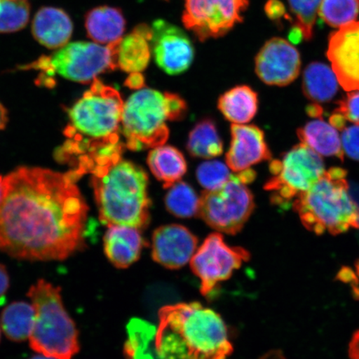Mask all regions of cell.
I'll return each instance as SVG.
<instances>
[{"mask_svg":"<svg viewBox=\"0 0 359 359\" xmlns=\"http://www.w3.org/2000/svg\"><path fill=\"white\" fill-rule=\"evenodd\" d=\"M72 172L19 168L4 179L0 250L27 260H62L84 247L88 206Z\"/></svg>","mask_w":359,"mask_h":359,"instance_id":"obj_1","label":"cell"},{"mask_svg":"<svg viewBox=\"0 0 359 359\" xmlns=\"http://www.w3.org/2000/svg\"><path fill=\"white\" fill-rule=\"evenodd\" d=\"M124 102L118 90L98 79L93 81L69 112L66 141L56 151V159L73 167L79 179L122 159L121 122Z\"/></svg>","mask_w":359,"mask_h":359,"instance_id":"obj_2","label":"cell"},{"mask_svg":"<svg viewBox=\"0 0 359 359\" xmlns=\"http://www.w3.org/2000/svg\"><path fill=\"white\" fill-rule=\"evenodd\" d=\"M155 346L159 359H227L233 352L222 318L197 302L160 309Z\"/></svg>","mask_w":359,"mask_h":359,"instance_id":"obj_3","label":"cell"},{"mask_svg":"<svg viewBox=\"0 0 359 359\" xmlns=\"http://www.w3.org/2000/svg\"><path fill=\"white\" fill-rule=\"evenodd\" d=\"M93 187L100 221L107 226L144 229L151 201L145 170L123 159L93 170Z\"/></svg>","mask_w":359,"mask_h":359,"instance_id":"obj_4","label":"cell"},{"mask_svg":"<svg viewBox=\"0 0 359 359\" xmlns=\"http://www.w3.org/2000/svg\"><path fill=\"white\" fill-rule=\"evenodd\" d=\"M293 209L308 231L316 235H339L359 230V205L349 195L347 170L331 168L299 196Z\"/></svg>","mask_w":359,"mask_h":359,"instance_id":"obj_5","label":"cell"},{"mask_svg":"<svg viewBox=\"0 0 359 359\" xmlns=\"http://www.w3.org/2000/svg\"><path fill=\"white\" fill-rule=\"evenodd\" d=\"M187 103L177 94L142 88L124 103L121 130L126 147L142 151L164 145L169 137L168 121L182 119Z\"/></svg>","mask_w":359,"mask_h":359,"instance_id":"obj_6","label":"cell"},{"mask_svg":"<svg viewBox=\"0 0 359 359\" xmlns=\"http://www.w3.org/2000/svg\"><path fill=\"white\" fill-rule=\"evenodd\" d=\"M27 295L35 311L31 348L49 358L72 359L79 352V331L62 303L60 287L39 280Z\"/></svg>","mask_w":359,"mask_h":359,"instance_id":"obj_7","label":"cell"},{"mask_svg":"<svg viewBox=\"0 0 359 359\" xmlns=\"http://www.w3.org/2000/svg\"><path fill=\"white\" fill-rule=\"evenodd\" d=\"M118 69L115 60L114 43L103 46L95 42H74L58 48L49 56L22 66V70L40 72L39 84L53 85L55 76L81 83L93 82L97 76Z\"/></svg>","mask_w":359,"mask_h":359,"instance_id":"obj_8","label":"cell"},{"mask_svg":"<svg viewBox=\"0 0 359 359\" xmlns=\"http://www.w3.org/2000/svg\"><path fill=\"white\" fill-rule=\"evenodd\" d=\"M269 170L273 177L264 188L272 193L273 203L281 206L293 203L326 170L322 156L302 142L286 152L282 159L271 160Z\"/></svg>","mask_w":359,"mask_h":359,"instance_id":"obj_9","label":"cell"},{"mask_svg":"<svg viewBox=\"0 0 359 359\" xmlns=\"http://www.w3.org/2000/svg\"><path fill=\"white\" fill-rule=\"evenodd\" d=\"M254 209L252 193L236 173L222 187L204 191L200 198L198 215L219 233L236 235L244 227Z\"/></svg>","mask_w":359,"mask_h":359,"instance_id":"obj_10","label":"cell"},{"mask_svg":"<svg viewBox=\"0 0 359 359\" xmlns=\"http://www.w3.org/2000/svg\"><path fill=\"white\" fill-rule=\"evenodd\" d=\"M250 258L249 251L229 245L221 233H213L197 248L191 259L193 273L201 281V293H212L219 283L230 279L233 272Z\"/></svg>","mask_w":359,"mask_h":359,"instance_id":"obj_11","label":"cell"},{"mask_svg":"<svg viewBox=\"0 0 359 359\" xmlns=\"http://www.w3.org/2000/svg\"><path fill=\"white\" fill-rule=\"evenodd\" d=\"M182 22L200 41L222 37L243 20L249 0H184Z\"/></svg>","mask_w":359,"mask_h":359,"instance_id":"obj_12","label":"cell"},{"mask_svg":"<svg viewBox=\"0 0 359 359\" xmlns=\"http://www.w3.org/2000/svg\"><path fill=\"white\" fill-rule=\"evenodd\" d=\"M151 52L156 62L165 73H184L194 60V48L189 37L179 27L158 20L152 25Z\"/></svg>","mask_w":359,"mask_h":359,"instance_id":"obj_13","label":"cell"},{"mask_svg":"<svg viewBox=\"0 0 359 359\" xmlns=\"http://www.w3.org/2000/svg\"><path fill=\"white\" fill-rule=\"evenodd\" d=\"M302 60L297 49L285 39L273 38L264 43L255 58V73L271 86L284 87L298 78Z\"/></svg>","mask_w":359,"mask_h":359,"instance_id":"obj_14","label":"cell"},{"mask_svg":"<svg viewBox=\"0 0 359 359\" xmlns=\"http://www.w3.org/2000/svg\"><path fill=\"white\" fill-rule=\"evenodd\" d=\"M327 56L341 87L348 92L359 90V21L331 34Z\"/></svg>","mask_w":359,"mask_h":359,"instance_id":"obj_15","label":"cell"},{"mask_svg":"<svg viewBox=\"0 0 359 359\" xmlns=\"http://www.w3.org/2000/svg\"><path fill=\"white\" fill-rule=\"evenodd\" d=\"M198 240L185 226L170 224L157 228L152 235V259L161 266L177 269L190 263Z\"/></svg>","mask_w":359,"mask_h":359,"instance_id":"obj_16","label":"cell"},{"mask_svg":"<svg viewBox=\"0 0 359 359\" xmlns=\"http://www.w3.org/2000/svg\"><path fill=\"white\" fill-rule=\"evenodd\" d=\"M226 158L229 168L235 173L250 169L263 161L271 160V152L262 130L255 125L233 124L231 146Z\"/></svg>","mask_w":359,"mask_h":359,"instance_id":"obj_17","label":"cell"},{"mask_svg":"<svg viewBox=\"0 0 359 359\" xmlns=\"http://www.w3.org/2000/svg\"><path fill=\"white\" fill-rule=\"evenodd\" d=\"M152 29L146 25L136 27L131 33L114 43L118 69L126 73H142L149 65L151 55Z\"/></svg>","mask_w":359,"mask_h":359,"instance_id":"obj_18","label":"cell"},{"mask_svg":"<svg viewBox=\"0 0 359 359\" xmlns=\"http://www.w3.org/2000/svg\"><path fill=\"white\" fill-rule=\"evenodd\" d=\"M32 34L37 41L49 49H58L69 43L74 32L71 18L62 8L42 7L35 13Z\"/></svg>","mask_w":359,"mask_h":359,"instance_id":"obj_19","label":"cell"},{"mask_svg":"<svg viewBox=\"0 0 359 359\" xmlns=\"http://www.w3.org/2000/svg\"><path fill=\"white\" fill-rule=\"evenodd\" d=\"M103 242L107 259L118 269L131 266L146 245L139 229L125 226H109Z\"/></svg>","mask_w":359,"mask_h":359,"instance_id":"obj_20","label":"cell"},{"mask_svg":"<svg viewBox=\"0 0 359 359\" xmlns=\"http://www.w3.org/2000/svg\"><path fill=\"white\" fill-rule=\"evenodd\" d=\"M85 29L88 37L94 42L109 45L123 37L126 20L119 8L100 6L87 13Z\"/></svg>","mask_w":359,"mask_h":359,"instance_id":"obj_21","label":"cell"},{"mask_svg":"<svg viewBox=\"0 0 359 359\" xmlns=\"http://www.w3.org/2000/svg\"><path fill=\"white\" fill-rule=\"evenodd\" d=\"M297 135L300 142L318 154L336 156L344 161V151L338 130L322 118L311 121L304 128L298 129Z\"/></svg>","mask_w":359,"mask_h":359,"instance_id":"obj_22","label":"cell"},{"mask_svg":"<svg viewBox=\"0 0 359 359\" xmlns=\"http://www.w3.org/2000/svg\"><path fill=\"white\" fill-rule=\"evenodd\" d=\"M147 164L152 174L167 189L179 182L187 170L185 157L172 146L154 147L148 154Z\"/></svg>","mask_w":359,"mask_h":359,"instance_id":"obj_23","label":"cell"},{"mask_svg":"<svg viewBox=\"0 0 359 359\" xmlns=\"http://www.w3.org/2000/svg\"><path fill=\"white\" fill-rule=\"evenodd\" d=\"M219 110L233 124H246L258 110L257 93L246 85L229 90L219 97Z\"/></svg>","mask_w":359,"mask_h":359,"instance_id":"obj_24","label":"cell"},{"mask_svg":"<svg viewBox=\"0 0 359 359\" xmlns=\"http://www.w3.org/2000/svg\"><path fill=\"white\" fill-rule=\"evenodd\" d=\"M339 80L333 69L322 62H313L304 72V95L316 103L330 102L339 90Z\"/></svg>","mask_w":359,"mask_h":359,"instance_id":"obj_25","label":"cell"},{"mask_svg":"<svg viewBox=\"0 0 359 359\" xmlns=\"http://www.w3.org/2000/svg\"><path fill=\"white\" fill-rule=\"evenodd\" d=\"M35 320L33 304L16 302L8 305L1 314L4 334L13 342H24L32 333Z\"/></svg>","mask_w":359,"mask_h":359,"instance_id":"obj_26","label":"cell"},{"mask_svg":"<svg viewBox=\"0 0 359 359\" xmlns=\"http://www.w3.org/2000/svg\"><path fill=\"white\" fill-rule=\"evenodd\" d=\"M187 150L194 157L212 159L223 152V142L212 120L204 119L197 123L188 137Z\"/></svg>","mask_w":359,"mask_h":359,"instance_id":"obj_27","label":"cell"},{"mask_svg":"<svg viewBox=\"0 0 359 359\" xmlns=\"http://www.w3.org/2000/svg\"><path fill=\"white\" fill-rule=\"evenodd\" d=\"M168 189L165 204L170 214L183 219L198 215L200 198L189 184L179 181Z\"/></svg>","mask_w":359,"mask_h":359,"instance_id":"obj_28","label":"cell"},{"mask_svg":"<svg viewBox=\"0 0 359 359\" xmlns=\"http://www.w3.org/2000/svg\"><path fill=\"white\" fill-rule=\"evenodd\" d=\"M359 0H322L318 15L326 24L334 28L356 21Z\"/></svg>","mask_w":359,"mask_h":359,"instance_id":"obj_29","label":"cell"},{"mask_svg":"<svg viewBox=\"0 0 359 359\" xmlns=\"http://www.w3.org/2000/svg\"><path fill=\"white\" fill-rule=\"evenodd\" d=\"M127 330L128 340L124 346L126 357L133 359L147 353L150 343L155 339V327L140 318H133L128 323Z\"/></svg>","mask_w":359,"mask_h":359,"instance_id":"obj_30","label":"cell"},{"mask_svg":"<svg viewBox=\"0 0 359 359\" xmlns=\"http://www.w3.org/2000/svg\"><path fill=\"white\" fill-rule=\"evenodd\" d=\"M29 17L30 6L26 0H0V34L24 29Z\"/></svg>","mask_w":359,"mask_h":359,"instance_id":"obj_31","label":"cell"},{"mask_svg":"<svg viewBox=\"0 0 359 359\" xmlns=\"http://www.w3.org/2000/svg\"><path fill=\"white\" fill-rule=\"evenodd\" d=\"M292 12L296 19L295 29L298 38H312L314 24L320 11L322 0H288Z\"/></svg>","mask_w":359,"mask_h":359,"instance_id":"obj_32","label":"cell"},{"mask_svg":"<svg viewBox=\"0 0 359 359\" xmlns=\"http://www.w3.org/2000/svg\"><path fill=\"white\" fill-rule=\"evenodd\" d=\"M232 176L228 165L218 161H205L196 170L197 181L206 191L217 189Z\"/></svg>","mask_w":359,"mask_h":359,"instance_id":"obj_33","label":"cell"},{"mask_svg":"<svg viewBox=\"0 0 359 359\" xmlns=\"http://www.w3.org/2000/svg\"><path fill=\"white\" fill-rule=\"evenodd\" d=\"M335 111L342 115L347 122L359 126V90L350 91L339 102V107Z\"/></svg>","mask_w":359,"mask_h":359,"instance_id":"obj_34","label":"cell"},{"mask_svg":"<svg viewBox=\"0 0 359 359\" xmlns=\"http://www.w3.org/2000/svg\"><path fill=\"white\" fill-rule=\"evenodd\" d=\"M340 137L345 154L350 158L359 161V126L345 128Z\"/></svg>","mask_w":359,"mask_h":359,"instance_id":"obj_35","label":"cell"},{"mask_svg":"<svg viewBox=\"0 0 359 359\" xmlns=\"http://www.w3.org/2000/svg\"><path fill=\"white\" fill-rule=\"evenodd\" d=\"M338 277L341 281L348 283L352 287L354 294L359 298V260L354 269L348 267L341 269Z\"/></svg>","mask_w":359,"mask_h":359,"instance_id":"obj_36","label":"cell"},{"mask_svg":"<svg viewBox=\"0 0 359 359\" xmlns=\"http://www.w3.org/2000/svg\"><path fill=\"white\" fill-rule=\"evenodd\" d=\"M125 85L131 89L140 90L145 87V79L141 73L130 74Z\"/></svg>","mask_w":359,"mask_h":359,"instance_id":"obj_37","label":"cell"},{"mask_svg":"<svg viewBox=\"0 0 359 359\" xmlns=\"http://www.w3.org/2000/svg\"><path fill=\"white\" fill-rule=\"evenodd\" d=\"M8 288H10V276L6 267L0 264V302L4 300V294L7 293Z\"/></svg>","mask_w":359,"mask_h":359,"instance_id":"obj_38","label":"cell"},{"mask_svg":"<svg viewBox=\"0 0 359 359\" xmlns=\"http://www.w3.org/2000/svg\"><path fill=\"white\" fill-rule=\"evenodd\" d=\"M348 353L351 359H359V330L353 335L349 344Z\"/></svg>","mask_w":359,"mask_h":359,"instance_id":"obj_39","label":"cell"},{"mask_svg":"<svg viewBox=\"0 0 359 359\" xmlns=\"http://www.w3.org/2000/svg\"><path fill=\"white\" fill-rule=\"evenodd\" d=\"M307 112L309 116L316 118H321L323 114L320 106H318L317 103H316V104L309 105L307 107Z\"/></svg>","mask_w":359,"mask_h":359,"instance_id":"obj_40","label":"cell"},{"mask_svg":"<svg viewBox=\"0 0 359 359\" xmlns=\"http://www.w3.org/2000/svg\"><path fill=\"white\" fill-rule=\"evenodd\" d=\"M7 123V111L6 109L3 107L1 103H0V130L6 128V125Z\"/></svg>","mask_w":359,"mask_h":359,"instance_id":"obj_41","label":"cell"},{"mask_svg":"<svg viewBox=\"0 0 359 359\" xmlns=\"http://www.w3.org/2000/svg\"><path fill=\"white\" fill-rule=\"evenodd\" d=\"M4 196V179L0 177V203H1Z\"/></svg>","mask_w":359,"mask_h":359,"instance_id":"obj_42","label":"cell"},{"mask_svg":"<svg viewBox=\"0 0 359 359\" xmlns=\"http://www.w3.org/2000/svg\"><path fill=\"white\" fill-rule=\"evenodd\" d=\"M29 359H55V358H49V357L43 355H43H36L32 358H30Z\"/></svg>","mask_w":359,"mask_h":359,"instance_id":"obj_43","label":"cell"},{"mask_svg":"<svg viewBox=\"0 0 359 359\" xmlns=\"http://www.w3.org/2000/svg\"><path fill=\"white\" fill-rule=\"evenodd\" d=\"M0 340H1V331H0Z\"/></svg>","mask_w":359,"mask_h":359,"instance_id":"obj_44","label":"cell"}]
</instances>
